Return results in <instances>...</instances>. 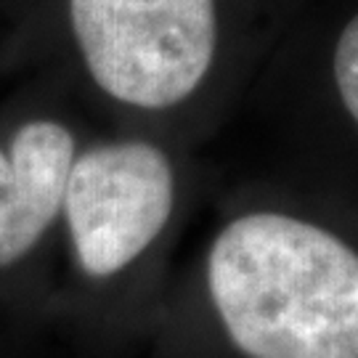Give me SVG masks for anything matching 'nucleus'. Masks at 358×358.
<instances>
[{
  "instance_id": "nucleus-3",
  "label": "nucleus",
  "mask_w": 358,
  "mask_h": 358,
  "mask_svg": "<svg viewBox=\"0 0 358 358\" xmlns=\"http://www.w3.org/2000/svg\"><path fill=\"white\" fill-rule=\"evenodd\" d=\"M173 202V165L154 143H101L75 157L64 213L80 268L96 279L128 268L165 231Z\"/></svg>"
},
{
  "instance_id": "nucleus-5",
  "label": "nucleus",
  "mask_w": 358,
  "mask_h": 358,
  "mask_svg": "<svg viewBox=\"0 0 358 358\" xmlns=\"http://www.w3.org/2000/svg\"><path fill=\"white\" fill-rule=\"evenodd\" d=\"M334 85L340 101L358 128V13L343 29L334 45Z\"/></svg>"
},
{
  "instance_id": "nucleus-4",
  "label": "nucleus",
  "mask_w": 358,
  "mask_h": 358,
  "mask_svg": "<svg viewBox=\"0 0 358 358\" xmlns=\"http://www.w3.org/2000/svg\"><path fill=\"white\" fill-rule=\"evenodd\" d=\"M72 162L75 138L53 120L24 122L11 149H0V268L22 260L51 229Z\"/></svg>"
},
{
  "instance_id": "nucleus-2",
  "label": "nucleus",
  "mask_w": 358,
  "mask_h": 358,
  "mask_svg": "<svg viewBox=\"0 0 358 358\" xmlns=\"http://www.w3.org/2000/svg\"><path fill=\"white\" fill-rule=\"evenodd\" d=\"M69 16L93 83L136 109L183 103L215 59V0H69Z\"/></svg>"
},
{
  "instance_id": "nucleus-1",
  "label": "nucleus",
  "mask_w": 358,
  "mask_h": 358,
  "mask_svg": "<svg viewBox=\"0 0 358 358\" xmlns=\"http://www.w3.org/2000/svg\"><path fill=\"white\" fill-rule=\"evenodd\" d=\"M207 292L244 358H358V252L319 223L276 210L229 220Z\"/></svg>"
}]
</instances>
